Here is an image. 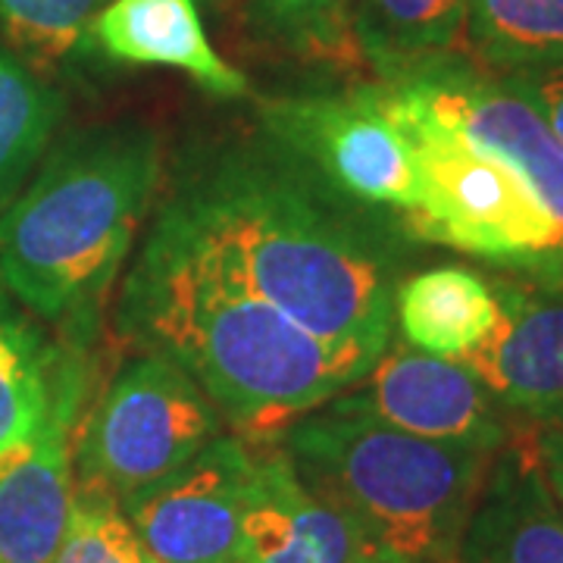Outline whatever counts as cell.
I'll list each match as a JSON object with an SVG mask.
<instances>
[{
  "label": "cell",
  "instance_id": "obj_1",
  "mask_svg": "<svg viewBox=\"0 0 563 563\" xmlns=\"http://www.w3.org/2000/svg\"><path fill=\"white\" fill-rule=\"evenodd\" d=\"M157 225L329 342L379 357L395 339L398 279L385 244L276 161L222 157Z\"/></svg>",
  "mask_w": 563,
  "mask_h": 563
},
{
  "label": "cell",
  "instance_id": "obj_2",
  "mask_svg": "<svg viewBox=\"0 0 563 563\" xmlns=\"http://www.w3.org/2000/svg\"><path fill=\"white\" fill-rule=\"evenodd\" d=\"M120 329L179 363L247 442L276 439L379 361L303 329L161 225L125 276Z\"/></svg>",
  "mask_w": 563,
  "mask_h": 563
},
{
  "label": "cell",
  "instance_id": "obj_3",
  "mask_svg": "<svg viewBox=\"0 0 563 563\" xmlns=\"http://www.w3.org/2000/svg\"><path fill=\"white\" fill-rule=\"evenodd\" d=\"M157 132L120 122L76 132L0 213V282L38 320L85 339L147 217Z\"/></svg>",
  "mask_w": 563,
  "mask_h": 563
},
{
  "label": "cell",
  "instance_id": "obj_4",
  "mask_svg": "<svg viewBox=\"0 0 563 563\" xmlns=\"http://www.w3.org/2000/svg\"><path fill=\"white\" fill-rule=\"evenodd\" d=\"M276 442L376 563L454 561L492 461L488 451L410 435L335 398L285 426Z\"/></svg>",
  "mask_w": 563,
  "mask_h": 563
},
{
  "label": "cell",
  "instance_id": "obj_5",
  "mask_svg": "<svg viewBox=\"0 0 563 563\" xmlns=\"http://www.w3.org/2000/svg\"><path fill=\"white\" fill-rule=\"evenodd\" d=\"M413 151L420 207L404 217L422 242L448 244L526 273H563V239L526 179L407 95L373 85Z\"/></svg>",
  "mask_w": 563,
  "mask_h": 563
},
{
  "label": "cell",
  "instance_id": "obj_6",
  "mask_svg": "<svg viewBox=\"0 0 563 563\" xmlns=\"http://www.w3.org/2000/svg\"><path fill=\"white\" fill-rule=\"evenodd\" d=\"M222 432L217 407L179 363L141 351L79 417L73 439L76 488L122 507L179 473Z\"/></svg>",
  "mask_w": 563,
  "mask_h": 563
},
{
  "label": "cell",
  "instance_id": "obj_7",
  "mask_svg": "<svg viewBox=\"0 0 563 563\" xmlns=\"http://www.w3.org/2000/svg\"><path fill=\"white\" fill-rule=\"evenodd\" d=\"M263 125L332 191L410 217L420 207L413 151L373 85L342 98H279L263 103Z\"/></svg>",
  "mask_w": 563,
  "mask_h": 563
},
{
  "label": "cell",
  "instance_id": "obj_8",
  "mask_svg": "<svg viewBox=\"0 0 563 563\" xmlns=\"http://www.w3.org/2000/svg\"><path fill=\"white\" fill-rule=\"evenodd\" d=\"M379 81L510 163L563 239V144L504 73L444 54L379 73Z\"/></svg>",
  "mask_w": 563,
  "mask_h": 563
},
{
  "label": "cell",
  "instance_id": "obj_9",
  "mask_svg": "<svg viewBox=\"0 0 563 563\" xmlns=\"http://www.w3.org/2000/svg\"><path fill=\"white\" fill-rule=\"evenodd\" d=\"M335 401L410 435L488 454L520 429L461 361L426 354L401 339L385 344L379 361Z\"/></svg>",
  "mask_w": 563,
  "mask_h": 563
},
{
  "label": "cell",
  "instance_id": "obj_10",
  "mask_svg": "<svg viewBox=\"0 0 563 563\" xmlns=\"http://www.w3.org/2000/svg\"><path fill=\"white\" fill-rule=\"evenodd\" d=\"M254 444L222 432L161 485L122 504L151 563H235Z\"/></svg>",
  "mask_w": 563,
  "mask_h": 563
},
{
  "label": "cell",
  "instance_id": "obj_11",
  "mask_svg": "<svg viewBox=\"0 0 563 563\" xmlns=\"http://www.w3.org/2000/svg\"><path fill=\"white\" fill-rule=\"evenodd\" d=\"M498 322L461 363L517 426L563 429V273L492 282Z\"/></svg>",
  "mask_w": 563,
  "mask_h": 563
},
{
  "label": "cell",
  "instance_id": "obj_12",
  "mask_svg": "<svg viewBox=\"0 0 563 563\" xmlns=\"http://www.w3.org/2000/svg\"><path fill=\"white\" fill-rule=\"evenodd\" d=\"M85 401V357L69 354L47 417L0 451V563H54L73 498V439Z\"/></svg>",
  "mask_w": 563,
  "mask_h": 563
},
{
  "label": "cell",
  "instance_id": "obj_13",
  "mask_svg": "<svg viewBox=\"0 0 563 563\" xmlns=\"http://www.w3.org/2000/svg\"><path fill=\"white\" fill-rule=\"evenodd\" d=\"M251 444L235 563H376L354 526L303 485L276 439Z\"/></svg>",
  "mask_w": 563,
  "mask_h": 563
},
{
  "label": "cell",
  "instance_id": "obj_14",
  "mask_svg": "<svg viewBox=\"0 0 563 563\" xmlns=\"http://www.w3.org/2000/svg\"><path fill=\"white\" fill-rule=\"evenodd\" d=\"M457 563H563V514L520 426L492 454L457 544Z\"/></svg>",
  "mask_w": 563,
  "mask_h": 563
},
{
  "label": "cell",
  "instance_id": "obj_15",
  "mask_svg": "<svg viewBox=\"0 0 563 563\" xmlns=\"http://www.w3.org/2000/svg\"><path fill=\"white\" fill-rule=\"evenodd\" d=\"M91 44L125 66L185 73L213 98L247 95V79L213 51L195 0H110L91 25Z\"/></svg>",
  "mask_w": 563,
  "mask_h": 563
},
{
  "label": "cell",
  "instance_id": "obj_16",
  "mask_svg": "<svg viewBox=\"0 0 563 563\" xmlns=\"http://www.w3.org/2000/svg\"><path fill=\"white\" fill-rule=\"evenodd\" d=\"M495 322V288L473 269L435 266L395 288V325L401 342L426 354L461 361L492 335Z\"/></svg>",
  "mask_w": 563,
  "mask_h": 563
},
{
  "label": "cell",
  "instance_id": "obj_17",
  "mask_svg": "<svg viewBox=\"0 0 563 563\" xmlns=\"http://www.w3.org/2000/svg\"><path fill=\"white\" fill-rule=\"evenodd\" d=\"M69 354L41 332L0 282V451L44 422Z\"/></svg>",
  "mask_w": 563,
  "mask_h": 563
},
{
  "label": "cell",
  "instance_id": "obj_18",
  "mask_svg": "<svg viewBox=\"0 0 563 563\" xmlns=\"http://www.w3.org/2000/svg\"><path fill=\"white\" fill-rule=\"evenodd\" d=\"M363 57L388 73L454 54L466 32V0H351Z\"/></svg>",
  "mask_w": 563,
  "mask_h": 563
},
{
  "label": "cell",
  "instance_id": "obj_19",
  "mask_svg": "<svg viewBox=\"0 0 563 563\" xmlns=\"http://www.w3.org/2000/svg\"><path fill=\"white\" fill-rule=\"evenodd\" d=\"M60 117V91L0 41V213L51 151Z\"/></svg>",
  "mask_w": 563,
  "mask_h": 563
},
{
  "label": "cell",
  "instance_id": "obj_20",
  "mask_svg": "<svg viewBox=\"0 0 563 563\" xmlns=\"http://www.w3.org/2000/svg\"><path fill=\"white\" fill-rule=\"evenodd\" d=\"M463 44L492 73L563 63V0H466Z\"/></svg>",
  "mask_w": 563,
  "mask_h": 563
},
{
  "label": "cell",
  "instance_id": "obj_21",
  "mask_svg": "<svg viewBox=\"0 0 563 563\" xmlns=\"http://www.w3.org/2000/svg\"><path fill=\"white\" fill-rule=\"evenodd\" d=\"M110 0H0V41L38 76L57 73L85 44Z\"/></svg>",
  "mask_w": 563,
  "mask_h": 563
},
{
  "label": "cell",
  "instance_id": "obj_22",
  "mask_svg": "<svg viewBox=\"0 0 563 563\" xmlns=\"http://www.w3.org/2000/svg\"><path fill=\"white\" fill-rule=\"evenodd\" d=\"M273 35L307 63L357 69L363 57L351 0H257Z\"/></svg>",
  "mask_w": 563,
  "mask_h": 563
},
{
  "label": "cell",
  "instance_id": "obj_23",
  "mask_svg": "<svg viewBox=\"0 0 563 563\" xmlns=\"http://www.w3.org/2000/svg\"><path fill=\"white\" fill-rule=\"evenodd\" d=\"M54 563H151L122 507L107 495L79 492Z\"/></svg>",
  "mask_w": 563,
  "mask_h": 563
},
{
  "label": "cell",
  "instance_id": "obj_24",
  "mask_svg": "<svg viewBox=\"0 0 563 563\" xmlns=\"http://www.w3.org/2000/svg\"><path fill=\"white\" fill-rule=\"evenodd\" d=\"M504 76L526 101L542 113L544 122L551 125V132L563 144V63L536 66V69H514Z\"/></svg>",
  "mask_w": 563,
  "mask_h": 563
},
{
  "label": "cell",
  "instance_id": "obj_25",
  "mask_svg": "<svg viewBox=\"0 0 563 563\" xmlns=\"http://www.w3.org/2000/svg\"><path fill=\"white\" fill-rule=\"evenodd\" d=\"M536 454L548 488L563 514V429H536Z\"/></svg>",
  "mask_w": 563,
  "mask_h": 563
},
{
  "label": "cell",
  "instance_id": "obj_26",
  "mask_svg": "<svg viewBox=\"0 0 563 563\" xmlns=\"http://www.w3.org/2000/svg\"><path fill=\"white\" fill-rule=\"evenodd\" d=\"M442 563H457V561H442Z\"/></svg>",
  "mask_w": 563,
  "mask_h": 563
}]
</instances>
